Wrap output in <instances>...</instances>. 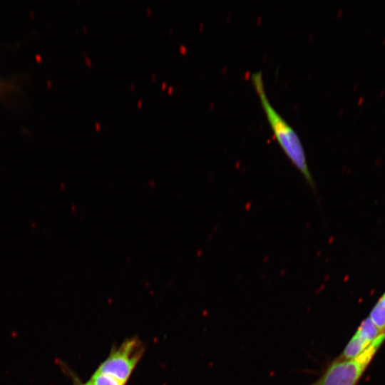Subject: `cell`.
<instances>
[{
  "mask_svg": "<svg viewBox=\"0 0 385 385\" xmlns=\"http://www.w3.org/2000/svg\"><path fill=\"white\" fill-rule=\"evenodd\" d=\"M384 89H382L381 91H380V93H379V97H382L384 94Z\"/></svg>",
  "mask_w": 385,
  "mask_h": 385,
  "instance_id": "9",
  "label": "cell"
},
{
  "mask_svg": "<svg viewBox=\"0 0 385 385\" xmlns=\"http://www.w3.org/2000/svg\"><path fill=\"white\" fill-rule=\"evenodd\" d=\"M142 354L141 343L136 339H128L111 352L97 371L126 383Z\"/></svg>",
  "mask_w": 385,
  "mask_h": 385,
  "instance_id": "3",
  "label": "cell"
},
{
  "mask_svg": "<svg viewBox=\"0 0 385 385\" xmlns=\"http://www.w3.org/2000/svg\"><path fill=\"white\" fill-rule=\"evenodd\" d=\"M371 344L366 342L356 333L348 342L339 359H354L360 355Z\"/></svg>",
  "mask_w": 385,
  "mask_h": 385,
  "instance_id": "4",
  "label": "cell"
},
{
  "mask_svg": "<svg viewBox=\"0 0 385 385\" xmlns=\"http://www.w3.org/2000/svg\"><path fill=\"white\" fill-rule=\"evenodd\" d=\"M384 340L385 332L379 335L357 357L352 359H338L334 361L322 376L310 385H356Z\"/></svg>",
  "mask_w": 385,
  "mask_h": 385,
  "instance_id": "2",
  "label": "cell"
},
{
  "mask_svg": "<svg viewBox=\"0 0 385 385\" xmlns=\"http://www.w3.org/2000/svg\"><path fill=\"white\" fill-rule=\"evenodd\" d=\"M369 318L381 333L385 332V293L373 308Z\"/></svg>",
  "mask_w": 385,
  "mask_h": 385,
  "instance_id": "6",
  "label": "cell"
},
{
  "mask_svg": "<svg viewBox=\"0 0 385 385\" xmlns=\"http://www.w3.org/2000/svg\"><path fill=\"white\" fill-rule=\"evenodd\" d=\"M90 385H125V383L109 374L96 370L88 381Z\"/></svg>",
  "mask_w": 385,
  "mask_h": 385,
  "instance_id": "7",
  "label": "cell"
},
{
  "mask_svg": "<svg viewBox=\"0 0 385 385\" xmlns=\"http://www.w3.org/2000/svg\"><path fill=\"white\" fill-rule=\"evenodd\" d=\"M382 44H385V37L383 38Z\"/></svg>",
  "mask_w": 385,
  "mask_h": 385,
  "instance_id": "10",
  "label": "cell"
},
{
  "mask_svg": "<svg viewBox=\"0 0 385 385\" xmlns=\"http://www.w3.org/2000/svg\"><path fill=\"white\" fill-rule=\"evenodd\" d=\"M82 385H90V384L88 383V381L84 384H82Z\"/></svg>",
  "mask_w": 385,
  "mask_h": 385,
  "instance_id": "11",
  "label": "cell"
},
{
  "mask_svg": "<svg viewBox=\"0 0 385 385\" xmlns=\"http://www.w3.org/2000/svg\"><path fill=\"white\" fill-rule=\"evenodd\" d=\"M364 101V97L363 96H361L360 98L359 99L358 101V104L360 105L361 104V103L363 102Z\"/></svg>",
  "mask_w": 385,
  "mask_h": 385,
  "instance_id": "8",
  "label": "cell"
},
{
  "mask_svg": "<svg viewBox=\"0 0 385 385\" xmlns=\"http://www.w3.org/2000/svg\"><path fill=\"white\" fill-rule=\"evenodd\" d=\"M356 333L369 344L381 334L369 317L361 323Z\"/></svg>",
  "mask_w": 385,
  "mask_h": 385,
  "instance_id": "5",
  "label": "cell"
},
{
  "mask_svg": "<svg viewBox=\"0 0 385 385\" xmlns=\"http://www.w3.org/2000/svg\"><path fill=\"white\" fill-rule=\"evenodd\" d=\"M251 81L259 96L268 123L280 148L302 175L308 185L315 190L314 181L307 162L302 141L295 130L270 102L265 92L262 71L252 73Z\"/></svg>",
  "mask_w": 385,
  "mask_h": 385,
  "instance_id": "1",
  "label": "cell"
}]
</instances>
